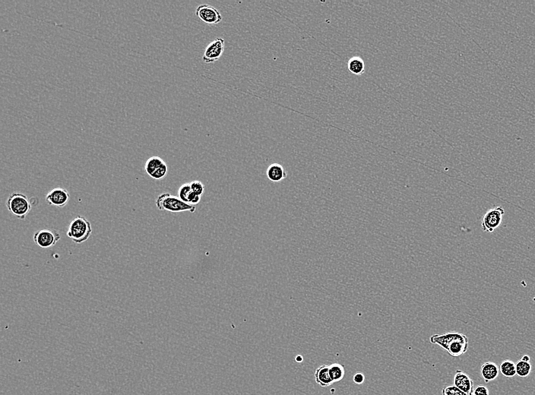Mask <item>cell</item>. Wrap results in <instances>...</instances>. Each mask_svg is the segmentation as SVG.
Masks as SVG:
<instances>
[{"label":"cell","mask_w":535,"mask_h":395,"mask_svg":"<svg viewBox=\"0 0 535 395\" xmlns=\"http://www.w3.org/2000/svg\"><path fill=\"white\" fill-rule=\"evenodd\" d=\"M188 200H189V204H190V205H198V204L200 202L201 196L200 195H197V194L194 193L193 192H192V193L189 195V199H188Z\"/></svg>","instance_id":"24"},{"label":"cell","mask_w":535,"mask_h":395,"mask_svg":"<svg viewBox=\"0 0 535 395\" xmlns=\"http://www.w3.org/2000/svg\"><path fill=\"white\" fill-rule=\"evenodd\" d=\"M499 368L493 362L488 361L483 363L480 368V373L486 383L495 380L499 375Z\"/></svg>","instance_id":"12"},{"label":"cell","mask_w":535,"mask_h":395,"mask_svg":"<svg viewBox=\"0 0 535 395\" xmlns=\"http://www.w3.org/2000/svg\"><path fill=\"white\" fill-rule=\"evenodd\" d=\"M145 172L154 179H164L168 172V165L160 157H152L145 163Z\"/></svg>","instance_id":"5"},{"label":"cell","mask_w":535,"mask_h":395,"mask_svg":"<svg viewBox=\"0 0 535 395\" xmlns=\"http://www.w3.org/2000/svg\"><path fill=\"white\" fill-rule=\"evenodd\" d=\"M156 206L158 210L166 211L171 213L189 212L194 213L196 210L195 205L185 203L170 193L161 194L156 200Z\"/></svg>","instance_id":"1"},{"label":"cell","mask_w":535,"mask_h":395,"mask_svg":"<svg viewBox=\"0 0 535 395\" xmlns=\"http://www.w3.org/2000/svg\"><path fill=\"white\" fill-rule=\"evenodd\" d=\"M505 211L503 207H496L486 212L481 219L482 229L484 232L493 233L503 222Z\"/></svg>","instance_id":"4"},{"label":"cell","mask_w":535,"mask_h":395,"mask_svg":"<svg viewBox=\"0 0 535 395\" xmlns=\"http://www.w3.org/2000/svg\"><path fill=\"white\" fill-rule=\"evenodd\" d=\"M195 15L207 25H218L222 21L221 12L215 7L206 4L198 6L195 10Z\"/></svg>","instance_id":"6"},{"label":"cell","mask_w":535,"mask_h":395,"mask_svg":"<svg viewBox=\"0 0 535 395\" xmlns=\"http://www.w3.org/2000/svg\"><path fill=\"white\" fill-rule=\"evenodd\" d=\"M348 68L353 75H362L365 72L364 61L359 56H353L348 60Z\"/></svg>","instance_id":"15"},{"label":"cell","mask_w":535,"mask_h":395,"mask_svg":"<svg viewBox=\"0 0 535 395\" xmlns=\"http://www.w3.org/2000/svg\"><path fill=\"white\" fill-rule=\"evenodd\" d=\"M296 361L297 362H302V361H303V357H302V356H297V357H296Z\"/></svg>","instance_id":"27"},{"label":"cell","mask_w":535,"mask_h":395,"mask_svg":"<svg viewBox=\"0 0 535 395\" xmlns=\"http://www.w3.org/2000/svg\"><path fill=\"white\" fill-rule=\"evenodd\" d=\"M533 302H535V297L533 298Z\"/></svg>","instance_id":"28"},{"label":"cell","mask_w":535,"mask_h":395,"mask_svg":"<svg viewBox=\"0 0 535 395\" xmlns=\"http://www.w3.org/2000/svg\"><path fill=\"white\" fill-rule=\"evenodd\" d=\"M190 185L191 189H192V191L194 193L200 195V196L203 195L204 191H205V185H203L202 182H200V181H193V182H190Z\"/></svg>","instance_id":"22"},{"label":"cell","mask_w":535,"mask_h":395,"mask_svg":"<svg viewBox=\"0 0 535 395\" xmlns=\"http://www.w3.org/2000/svg\"><path fill=\"white\" fill-rule=\"evenodd\" d=\"M516 375L519 377H527L532 373V366L530 362L524 361L521 359L516 363Z\"/></svg>","instance_id":"19"},{"label":"cell","mask_w":535,"mask_h":395,"mask_svg":"<svg viewBox=\"0 0 535 395\" xmlns=\"http://www.w3.org/2000/svg\"><path fill=\"white\" fill-rule=\"evenodd\" d=\"M353 381L355 384H363L365 381V376L361 373H357L354 376Z\"/></svg>","instance_id":"25"},{"label":"cell","mask_w":535,"mask_h":395,"mask_svg":"<svg viewBox=\"0 0 535 395\" xmlns=\"http://www.w3.org/2000/svg\"><path fill=\"white\" fill-rule=\"evenodd\" d=\"M225 41L222 38H217L212 41L205 49L203 61L205 63H213L222 56L225 52Z\"/></svg>","instance_id":"9"},{"label":"cell","mask_w":535,"mask_h":395,"mask_svg":"<svg viewBox=\"0 0 535 395\" xmlns=\"http://www.w3.org/2000/svg\"><path fill=\"white\" fill-rule=\"evenodd\" d=\"M453 384L458 389H461L462 392H465L469 395H472L475 390L474 381L471 379L470 376L462 370L456 371L454 378H453Z\"/></svg>","instance_id":"11"},{"label":"cell","mask_w":535,"mask_h":395,"mask_svg":"<svg viewBox=\"0 0 535 395\" xmlns=\"http://www.w3.org/2000/svg\"><path fill=\"white\" fill-rule=\"evenodd\" d=\"M92 234V227L89 221L84 217L78 216L72 219L68 225L66 235L77 244L83 243Z\"/></svg>","instance_id":"2"},{"label":"cell","mask_w":535,"mask_h":395,"mask_svg":"<svg viewBox=\"0 0 535 395\" xmlns=\"http://www.w3.org/2000/svg\"><path fill=\"white\" fill-rule=\"evenodd\" d=\"M469 350V340L465 341H455L449 345L446 351L453 357H459L465 354Z\"/></svg>","instance_id":"16"},{"label":"cell","mask_w":535,"mask_h":395,"mask_svg":"<svg viewBox=\"0 0 535 395\" xmlns=\"http://www.w3.org/2000/svg\"><path fill=\"white\" fill-rule=\"evenodd\" d=\"M499 372L506 378H513L516 376V365L510 359H505L499 366Z\"/></svg>","instance_id":"17"},{"label":"cell","mask_w":535,"mask_h":395,"mask_svg":"<svg viewBox=\"0 0 535 395\" xmlns=\"http://www.w3.org/2000/svg\"><path fill=\"white\" fill-rule=\"evenodd\" d=\"M70 194L63 188H56L48 192L46 202L52 206L63 208L69 202Z\"/></svg>","instance_id":"10"},{"label":"cell","mask_w":535,"mask_h":395,"mask_svg":"<svg viewBox=\"0 0 535 395\" xmlns=\"http://www.w3.org/2000/svg\"><path fill=\"white\" fill-rule=\"evenodd\" d=\"M267 177L273 182H279L288 176L285 169L279 164H272L268 168L266 171Z\"/></svg>","instance_id":"14"},{"label":"cell","mask_w":535,"mask_h":395,"mask_svg":"<svg viewBox=\"0 0 535 395\" xmlns=\"http://www.w3.org/2000/svg\"><path fill=\"white\" fill-rule=\"evenodd\" d=\"M345 368L339 363H333L329 366V375L333 383L340 382L345 377Z\"/></svg>","instance_id":"18"},{"label":"cell","mask_w":535,"mask_h":395,"mask_svg":"<svg viewBox=\"0 0 535 395\" xmlns=\"http://www.w3.org/2000/svg\"><path fill=\"white\" fill-rule=\"evenodd\" d=\"M315 380L321 387H328L334 384L329 375V366L322 365L315 372Z\"/></svg>","instance_id":"13"},{"label":"cell","mask_w":535,"mask_h":395,"mask_svg":"<svg viewBox=\"0 0 535 395\" xmlns=\"http://www.w3.org/2000/svg\"><path fill=\"white\" fill-rule=\"evenodd\" d=\"M475 395V394H473V395Z\"/></svg>","instance_id":"29"},{"label":"cell","mask_w":535,"mask_h":395,"mask_svg":"<svg viewBox=\"0 0 535 395\" xmlns=\"http://www.w3.org/2000/svg\"><path fill=\"white\" fill-rule=\"evenodd\" d=\"M442 395H469L465 392H462L461 389H458L456 386H445L442 389Z\"/></svg>","instance_id":"21"},{"label":"cell","mask_w":535,"mask_h":395,"mask_svg":"<svg viewBox=\"0 0 535 395\" xmlns=\"http://www.w3.org/2000/svg\"><path fill=\"white\" fill-rule=\"evenodd\" d=\"M469 340L468 337L459 332H447L440 335H433L430 337L429 341L433 344L439 345L444 350H447L449 345L455 341Z\"/></svg>","instance_id":"8"},{"label":"cell","mask_w":535,"mask_h":395,"mask_svg":"<svg viewBox=\"0 0 535 395\" xmlns=\"http://www.w3.org/2000/svg\"><path fill=\"white\" fill-rule=\"evenodd\" d=\"M192 192L190 183L183 184V185H181L179 190H178V197L182 202L189 204L188 199H189V195L192 193Z\"/></svg>","instance_id":"20"},{"label":"cell","mask_w":535,"mask_h":395,"mask_svg":"<svg viewBox=\"0 0 535 395\" xmlns=\"http://www.w3.org/2000/svg\"><path fill=\"white\" fill-rule=\"evenodd\" d=\"M521 359H522V360H524V361H526V362H530L531 361V357H530V356H529V355H525V356H522V357L521 358Z\"/></svg>","instance_id":"26"},{"label":"cell","mask_w":535,"mask_h":395,"mask_svg":"<svg viewBox=\"0 0 535 395\" xmlns=\"http://www.w3.org/2000/svg\"><path fill=\"white\" fill-rule=\"evenodd\" d=\"M8 211L18 219L24 220L31 210V204L26 195L19 192H13L6 202Z\"/></svg>","instance_id":"3"},{"label":"cell","mask_w":535,"mask_h":395,"mask_svg":"<svg viewBox=\"0 0 535 395\" xmlns=\"http://www.w3.org/2000/svg\"><path fill=\"white\" fill-rule=\"evenodd\" d=\"M60 239V235L54 229H41L34 235V241L42 249H48L55 246Z\"/></svg>","instance_id":"7"},{"label":"cell","mask_w":535,"mask_h":395,"mask_svg":"<svg viewBox=\"0 0 535 395\" xmlns=\"http://www.w3.org/2000/svg\"><path fill=\"white\" fill-rule=\"evenodd\" d=\"M474 394L475 395H490V391L486 386H478L475 388Z\"/></svg>","instance_id":"23"}]
</instances>
